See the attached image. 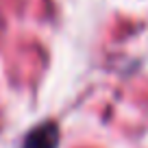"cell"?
Instances as JSON below:
<instances>
[{"label":"cell","instance_id":"obj_1","mask_svg":"<svg viewBox=\"0 0 148 148\" xmlns=\"http://www.w3.org/2000/svg\"><path fill=\"white\" fill-rule=\"evenodd\" d=\"M57 144H59V129L55 122L39 124L24 139V148H57Z\"/></svg>","mask_w":148,"mask_h":148}]
</instances>
